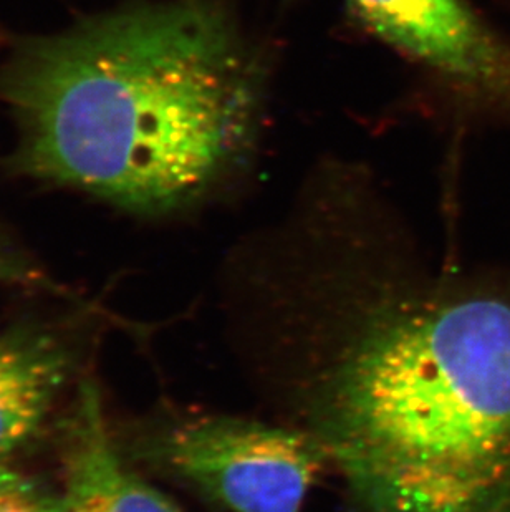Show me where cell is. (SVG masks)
<instances>
[{
  "instance_id": "5b68a950",
  "label": "cell",
  "mask_w": 510,
  "mask_h": 512,
  "mask_svg": "<svg viewBox=\"0 0 510 512\" xmlns=\"http://www.w3.org/2000/svg\"><path fill=\"white\" fill-rule=\"evenodd\" d=\"M55 512H183L151 486L111 435L97 383L83 380L63 428Z\"/></svg>"
},
{
  "instance_id": "52a82bcc",
  "label": "cell",
  "mask_w": 510,
  "mask_h": 512,
  "mask_svg": "<svg viewBox=\"0 0 510 512\" xmlns=\"http://www.w3.org/2000/svg\"><path fill=\"white\" fill-rule=\"evenodd\" d=\"M0 512H55V496L0 463Z\"/></svg>"
},
{
  "instance_id": "6da1fadb",
  "label": "cell",
  "mask_w": 510,
  "mask_h": 512,
  "mask_svg": "<svg viewBox=\"0 0 510 512\" xmlns=\"http://www.w3.org/2000/svg\"><path fill=\"white\" fill-rule=\"evenodd\" d=\"M322 274L295 426L352 511L510 512L509 295L350 261Z\"/></svg>"
},
{
  "instance_id": "3957f363",
  "label": "cell",
  "mask_w": 510,
  "mask_h": 512,
  "mask_svg": "<svg viewBox=\"0 0 510 512\" xmlns=\"http://www.w3.org/2000/svg\"><path fill=\"white\" fill-rule=\"evenodd\" d=\"M130 456L227 512H302L328 466L307 431L222 413H178L143 426Z\"/></svg>"
},
{
  "instance_id": "ba28073f",
  "label": "cell",
  "mask_w": 510,
  "mask_h": 512,
  "mask_svg": "<svg viewBox=\"0 0 510 512\" xmlns=\"http://www.w3.org/2000/svg\"><path fill=\"white\" fill-rule=\"evenodd\" d=\"M0 284L44 287L47 279L42 272L35 271L34 267L0 244Z\"/></svg>"
},
{
  "instance_id": "7a4b0ae2",
  "label": "cell",
  "mask_w": 510,
  "mask_h": 512,
  "mask_svg": "<svg viewBox=\"0 0 510 512\" xmlns=\"http://www.w3.org/2000/svg\"><path fill=\"white\" fill-rule=\"evenodd\" d=\"M264 55L219 0H169L40 40L5 82L34 176L164 214L251 168L264 128Z\"/></svg>"
},
{
  "instance_id": "8992f818",
  "label": "cell",
  "mask_w": 510,
  "mask_h": 512,
  "mask_svg": "<svg viewBox=\"0 0 510 512\" xmlns=\"http://www.w3.org/2000/svg\"><path fill=\"white\" fill-rule=\"evenodd\" d=\"M72 365L70 347L45 327L19 325L0 335V459L39 435Z\"/></svg>"
},
{
  "instance_id": "277c9868",
  "label": "cell",
  "mask_w": 510,
  "mask_h": 512,
  "mask_svg": "<svg viewBox=\"0 0 510 512\" xmlns=\"http://www.w3.org/2000/svg\"><path fill=\"white\" fill-rule=\"evenodd\" d=\"M391 49L456 92L510 110V45L469 0H347Z\"/></svg>"
}]
</instances>
